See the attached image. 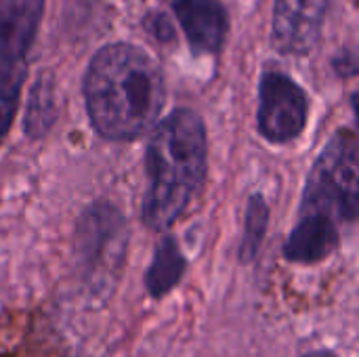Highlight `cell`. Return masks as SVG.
Listing matches in <instances>:
<instances>
[{"instance_id":"obj_7","label":"cell","mask_w":359,"mask_h":357,"mask_svg":"<svg viewBox=\"0 0 359 357\" xmlns=\"http://www.w3.org/2000/svg\"><path fill=\"white\" fill-rule=\"evenodd\" d=\"M44 0H0V74L25 65Z\"/></svg>"},{"instance_id":"obj_2","label":"cell","mask_w":359,"mask_h":357,"mask_svg":"<svg viewBox=\"0 0 359 357\" xmlns=\"http://www.w3.org/2000/svg\"><path fill=\"white\" fill-rule=\"evenodd\" d=\"M208 145L202 118L175 109L154 126L147 145V191L141 219L151 231H168L206 179Z\"/></svg>"},{"instance_id":"obj_1","label":"cell","mask_w":359,"mask_h":357,"mask_svg":"<svg viewBox=\"0 0 359 357\" xmlns=\"http://www.w3.org/2000/svg\"><path fill=\"white\" fill-rule=\"evenodd\" d=\"M93 128L111 141H130L158 124L166 101L160 65L139 46L116 42L99 48L84 76Z\"/></svg>"},{"instance_id":"obj_6","label":"cell","mask_w":359,"mask_h":357,"mask_svg":"<svg viewBox=\"0 0 359 357\" xmlns=\"http://www.w3.org/2000/svg\"><path fill=\"white\" fill-rule=\"evenodd\" d=\"M330 0H276L271 44L282 55H309L322 36Z\"/></svg>"},{"instance_id":"obj_5","label":"cell","mask_w":359,"mask_h":357,"mask_svg":"<svg viewBox=\"0 0 359 357\" xmlns=\"http://www.w3.org/2000/svg\"><path fill=\"white\" fill-rule=\"evenodd\" d=\"M309 114L305 90L282 72H265L259 84L257 126L269 143H288L297 139Z\"/></svg>"},{"instance_id":"obj_3","label":"cell","mask_w":359,"mask_h":357,"mask_svg":"<svg viewBox=\"0 0 359 357\" xmlns=\"http://www.w3.org/2000/svg\"><path fill=\"white\" fill-rule=\"evenodd\" d=\"M359 206L358 137L339 130L318 156L303 196L301 213H324L337 223H353Z\"/></svg>"},{"instance_id":"obj_11","label":"cell","mask_w":359,"mask_h":357,"mask_svg":"<svg viewBox=\"0 0 359 357\" xmlns=\"http://www.w3.org/2000/svg\"><path fill=\"white\" fill-rule=\"evenodd\" d=\"M269 225V206L261 194L250 196L246 215H244V231H242V242L238 248V259L242 265H250L263 246L265 234Z\"/></svg>"},{"instance_id":"obj_12","label":"cell","mask_w":359,"mask_h":357,"mask_svg":"<svg viewBox=\"0 0 359 357\" xmlns=\"http://www.w3.org/2000/svg\"><path fill=\"white\" fill-rule=\"evenodd\" d=\"M55 120V86L50 74L38 76L25 109V133L29 137L44 135Z\"/></svg>"},{"instance_id":"obj_15","label":"cell","mask_w":359,"mask_h":357,"mask_svg":"<svg viewBox=\"0 0 359 357\" xmlns=\"http://www.w3.org/2000/svg\"><path fill=\"white\" fill-rule=\"evenodd\" d=\"M301 357H337L332 351H328V349H316V351H309V353H305V356Z\"/></svg>"},{"instance_id":"obj_13","label":"cell","mask_w":359,"mask_h":357,"mask_svg":"<svg viewBox=\"0 0 359 357\" xmlns=\"http://www.w3.org/2000/svg\"><path fill=\"white\" fill-rule=\"evenodd\" d=\"M23 78H25V65L13 67V69L0 74V143L6 137V133L15 120Z\"/></svg>"},{"instance_id":"obj_10","label":"cell","mask_w":359,"mask_h":357,"mask_svg":"<svg viewBox=\"0 0 359 357\" xmlns=\"http://www.w3.org/2000/svg\"><path fill=\"white\" fill-rule=\"evenodd\" d=\"M187 269V259L172 236H164L154 250V259L145 271V290L151 299L160 301L172 292Z\"/></svg>"},{"instance_id":"obj_4","label":"cell","mask_w":359,"mask_h":357,"mask_svg":"<svg viewBox=\"0 0 359 357\" xmlns=\"http://www.w3.org/2000/svg\"><path fill=\"white\" fill-rule=\"evenodd\" d=\"M126 255V223L109 204L90 206L76 229V261L90 295L109 297Z\"/></svg>"},{"instance_id":"obj_9","label":"cell","mask_w":359,"mask_h":357,"mask_svg":"<svg viewBox=\"0 0 359 357\" xmlns=\"http://www.w3.org/2000/svg\"><path fill=\"white\" fill-rule=\"evenodd\" d=\"M341 234L337 221L324 213H301L284 242V259L297 265H316L337 252Z\"/></svg>"},{"instance_id":"obj_8","label":"cell","mask_w":359,"mask_h":357,"mask_svg":"<svg viewBox=\"0 0 359 357\" xmlns=\"http://www.w3.org/2000/svg\"><path fill=\"white\" fill-rule=\"evenodd\" d=\"M172 11L196 55L221 53L229 19L219 0H175Z\"/></svg>"},{"instance_id":"obj_14","label":"cell","mask_w":359,"mask_h":357,"mask_svg":"<svg viewBox=\"0 0 359 357\" xmlns=\"http://www.w3.org/2000/svg\"><path fill=\"white\" fill-rule=\"evenodd\" d=\"M145 27H147V32H149L156 40H160V42H170L172 36H175V27H172L170 19H168L166 15H162V13L149 15V17L145 19Z\"/></svg>"}]
</instances>
